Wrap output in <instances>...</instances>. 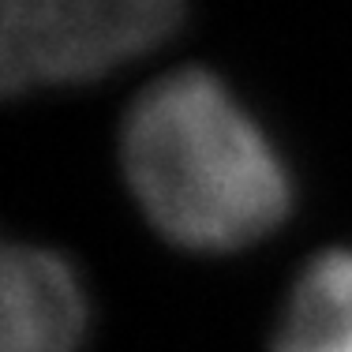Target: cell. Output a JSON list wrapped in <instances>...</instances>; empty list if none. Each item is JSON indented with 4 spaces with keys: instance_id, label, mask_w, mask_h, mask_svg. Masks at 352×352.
<instances>
[{
    "instance_id": "1",
    "label": "cell",
    "mask_w": 352,
    "mask_h": 352,
    "mask_svg": "<svg viewBox=\"0 0 352 352\" xmlns=\"http://www.w3.org/2000/svg\"><path fill=\"white\" fill-rule=\"evenodd\" d=\"M120 162L150 225L188 251L248 248L292 206L278 146L203 68H176L131 102Z\"/></svg>"
},
{
    "instance_id": "2",
    "label": "cell",
    "mask_w": 352,
    "mask_h": 352,
    "mask_svg": "<svg viewBox=\"0 0 352 352\" xmlns=\"http://www.w3.org/2000/svg\"><path fill=\"white\" fill-rule=\"evenodd\" d=\"M184 0H0V98L82 82L162 45Z\"/></svg>"
},
{
    "instance_id": "3",
    "label": "cell",
    "mask_w": 352,
    "mask_h": 352,
    "mask_svg": "<svg viewBox=\"0 0 352 352\" xmlns=\"http://www.w3.org/2000/svg\"><path fill=\"white\" fill-rule=\"evenodd\" d=\"M87 292L64 255L0 248V352H79Z\"/></svg>"
},
{
    "instance_id": "4",
    "label": "cell",
    "mask_w": 352,
    "mask_h": 352,
    "mask_svg": "<svg viewBox=\"0 0 352 352\" xmlns=\"http://www.w3.org/2000/svg\"><path fill=\"white\" fill-rule=\"evenodd\" d=\"M274 352H352V251L315 255L292 281Z\"/></svg>"
}]
</instances>
